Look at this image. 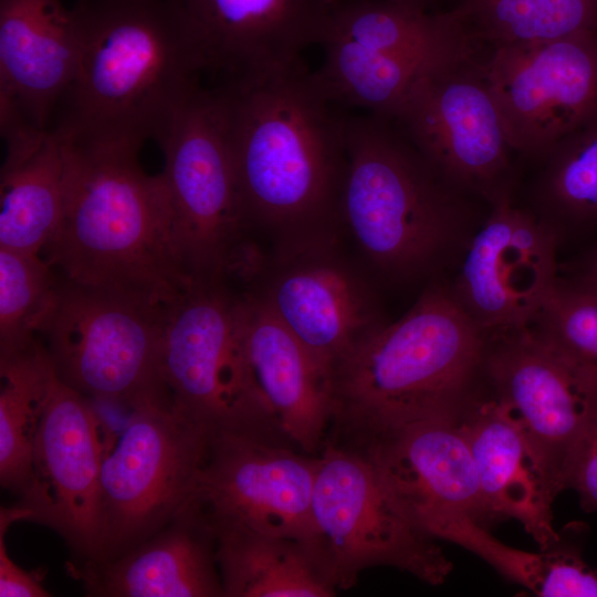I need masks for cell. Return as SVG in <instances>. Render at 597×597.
Here are the masks:
<instances>
[{
  "label": "cell",
  "instance_id": "cell-1",
  "mask_svg": "<svg viewBox=\"0 0 597 597\" xmlns=\"http://www.w3.org/2000/svg\"><path fill=\"white\" fill-rule=\"evenodd\" d=\"M214 90V88H213ZM242 209L280 243L335 232L346 121L304 64L217 90Z\"/></svg>",
  "mask_w": 597,
  "mask_h": 597
},
{
  "label": "cell",
  "instance_id": "cell-2",
  "mask_svg": "<svg viewBox=\"0 0 597 597\" xmlns=\"http://www.w3.org/2000/svg\"><path fill=\"white\" fill-rule=\"evenodd\" d=\"M74 81L52 129L80 145L142 148L201 86L175 0H78Z\"/></svg>",
  "mask_w": 597,
  "mask_h": 597
},
{
  "label": "cell",
  "instance_id": "cell-3",
  "mask_svg": "<svg viewBox=\"0 0 597 597\" xmlns=\"http://www.w3.org/2000/svg\"><path fill=\"white\" fill-rule=\"evenodd\" d=\"M65 140L64 213L45 260L63 280L166 308L192 282L161 172L143 169L139 148Z\"/></svg>",
  "mask_w": 597,
  "mask_h": 597
},
{
  "label": "cell",
  "instance_id": "cell-4",
  "mask_svg": "<svg viewBox=\"0 0 597 597\" xmlns=\"http://www.w3.org/2000/svg\"><path fill=\"white\" fill-rule=\"evenodd\" d=\"M485 342L451 290L431 285L335 367L326 441L353 448L419 420L460 418L481 391Z\"/></svg>",
  "mask_w": 597,
  "mask_h": 597
},
{
  "label": "cell",
  "instance_id": "cell-5",
  "mask_svg": "<svg viewBox=\"0 0 597 597\" xmlns=\"http://www.w3.org/2000/svg\"><path fill=\"white\" fill-rule=\"evenodd\" d=\"M460 192L386 118L347 116L338 224L376 270L406 279L439 263L463 231Z\"/></svg>",
  "mask_w": 597,
  "mask_h": 597
},
{
  "label": "cell",
  "instance_id": "cell-6",
  "mask_svg": "<svg viewBox=\"0 0 597 597\" xmlns=\"http://www.w3.org/2000/svg\"><path fill=\"white\" fill-rule=\"evenodd\" d=\"M157 143L185 275L191 282L247 276L263 256L249 238L221 93L201 85Z\"/></svg>",
  "mask_w": 597,
  "mask_h": 597
},
{
  "label": "cell",
  "instance_id": "cell-7",
  "mask_svg": "<svg viewBox=\"0 0 597 597\" xmlns=\"http://www.w3.org/2000/svg\"><path fill=\"white\" fill-rule=\"evenodd\" d=\"M314 73L336 105L389 119L411 85L439 63L472 53L453 11L431 13L387 0H333Z\"/></svg>",
  "mask_w": 597,
  "mask_h": 597
},
{
  "label": "cell",
  "instance_id": "cell-8",
  "mask_svg": "<svg viewBox=\"0 0 597 597\" xmlns=\"http://www.w3.org/2000/svg\"><path fill=\"white\" fill-rule=\"evenodd\" d=\"M312 516L317 553L336 589L388 566L440 585L452 564L363 454L325 441L317 454Z\"/></svg>",
  "mask_w": 597,
  "mask_h": 597
},
{
  "label": "cell",
  "instance_id": "cell-9",
  "mask_svg": "<svg viewBox=\"0 0 597 597\" xmlns=\"http://www.w3.org/2000/svg\"><path fill=\"white\" fill-rule=\"evenodd\" d=\"M208 438L207 427L177 407L169 394L133 407L126 427L103 453L100 551L90 561L133 548L188 504Z\"/></svg>",
  "mask_w": 597,
  "mask_h": 597
},
{
  "label": "cell",
  "instance_id": "cell-10",
  "mask_svg": "<svg viewBox=\"0 0 597 597\" xmlns=\"http://www.w3.org/2000/svg\"><path fill=\"white\" fill-rule=\"evenodd\" d=\"M161 374L175 405L209 432L244 431L292 443L250 378L242 298L227 280L195 281L166 307Z\"/></svg>",
  "mask_w": 597,
  "mask_h": 597
},
{
  "label": "cell",
  "instance_id": "cell-11",
  "mask_svg": "<svg viewBox=\"0 0 597 597\" xmlns=\"http://www.w3.org/2000/svg\"><path fill=\"white\" fill-rule=\"evenodd\" d=\"M165 310L60 277L39 339L62 383L86 398L134 407L170 394L161 374Z\"/></svg>",
  "mask_w": 597,
  "mask_h": 597
},
{
  "label": "cell",
  "instance_id": "cell-12",
  "mask_svg": "<svg viewBox=\"0 0 597 597\" xmlns=\"http://www.w3.org/2000/svg\"><path fill=\"white\" fill-rule=\"evenodd\" d=\"M482 379L535 453L552 492L568 489L579 447L597 417V374L527 327L485 334Z\"/></svg>",
  "mask_w": 597,
  "mask_h": 597
},
{
  "label": "cell",
  "instance_id": "cell-13",
  "mask_svg": "<svg viewBox=\"0 0 597 597\" xmlns=\"http://www.w3.org/2000/svg\"><path fill=\"white\" fill-rule=\"evenodd\" d=\"M406 139L449 184L490 202L509 193L510 153L483 63L471 54L428 70L395 113Z\"/></svg>",
  "mask_w": 597,
  "mask_h": 597
},
{
  "label": "cell",
  "instance_id": "cell-14",
  "mask_svg": "<svg viewBox=\"0 0 597 597\" xmlns=\"http://www.w3.org/2000/svg\"><path fill=\"white\" fill-rule=\"evenodd\" d=\"M335 232L279 243L243 280L271 313L333 374L383 327L376 294L342 254Z\"/></svg>",
  "mask_w": 597,
  "mask_h": 597
},
{
  "label": "cell",
  "instance_id": "cell-15",
  "mask_svg": "<svg viewBox=\"0 0 597 597\" xmlns=\"http://www.w3.org/2000/svg\"><path fill=\"white\" fill-rule=\"evenodd\" d=\"M317 461V455L261 434L209 432L189 502L214 532L245 528L292 537L317 553L312 516Z\"/></svg>",
  "mask_w": 597,
  "mask_h": 597
},
{
  "label": "cell",
  "instance_id": "cell-16",
  "mask_svg": "<svg viewBox=\"0 0 597 597\" xmlns=\"http://www.w3.org/2000/svg\"><path fill=\"white\" fill-rule=\"evenodd\" d=\"M483 65L515 151L544 157L597 115V32L499 46Z\"/></svg>",
  "mask_w": 597,
  "mask_h": 597
},
{
  "label": "cell",
  "instance_id": "cell-17",
  "mask_svg": "<svg viewBox=\"0 0 597 597\" xmlns=\"http://www.w3.org/2000/svg\"><path fill=\"white\" fill-rule=\"evenodd\" d=\"M471 238L453 286L455 301L484 333L527 326L558 280L559 231L514 206L509 193Z\"/></svg>",
  "mask_w": 597,
  "mask_h": 597
},
{
  "label": "cell",
  "instance_id": "cell-18",
  "mask_svg": "<svg viewBox=\"0 0 597 597\" xmlns=\"http://www.w3.org/2000/svg\"><path fill=\"white\" fill-rule=\"evenodd\" d=\"M103 443L92 401L55 375L34 440L31 473L18 505L55 531L74 561L100 551Z\"/></svg>",
  "mask_w": 597,
  "mask_h": 597
},
{
  "label": "cell",
  "instance_id": "cell-19",
  "mask_svg": "<svg viewBox=\"0 0 597 597\" xmlns=\"http://www.w3.org/2000/svg\"><path fill=\"white\" fill-rule=\"evenodd\" d=\"M202 83L237 88L302 64L333 0H175Z\"/></svg>",
  "mask_w": 597,
  "mask_h": 597
},
{
  "label": "cell",
  "instance_id": "cell-20",
  "mask_svg": "<svg viewBox=\"0 0 597 597\" xmlns=\"http://www.w3.org/2000/svg\"><path fill=\"white\" fill-rule=\"evenodd\" d=\"M77 61L72 10L61 0H0L3 139L52 129Z\"/></svg>",
  "mask_w": 597,
  "mask_h": 597
},
{
  "label": "cell",
  "instance_id": "cell-21",
  "mask_svg": "<svg viewBox=\"0 0 597 597\" xmlns=\"http://www.w3.org/2000/svg\"><path fill=\"white\" fill-rule=\"evenodd\" d=\"M348 449L373 463L421 526L448 512L465 514L484 527L495 522L483 500L460 418L419 420Z\"/></svg>",
  "mask_w": 597,
  "mask_h": 597
},
{
  "label": "cell",
  "instance_id": "cell-22",
  "mask_svg": "<svg viewBox=\"0 0 597 597\" xmlns=\"http://www.w3.org/2000/svg\"><path fill=\"white\" fill-rule=\"evenodd\" d=\"M243 348L261 401L285 437L317 455L333 417L332 371L250 290L241 295Z\"/></svg>",
  "mask_w": 597,
  "mask_h": 597
},
{
  "label": "cell",
  "instance_id": "cell-23",
  "mask_svg": "<svg viewBox=\"0 0 597 597\" xmlns=\"http://www.w3.org/2000/svg\"><path fill=\"white\" fill-rule=\"evenodd\" d=\"M87 596L224 597L217 538L190 503L163 528L123 554L67 564Z\"/></svg>",
  "mask_w": 597,
  "mask_h": 597
},
{
  "label": "cell",
  "instance_id": "cell-24",
  "mask_svg": "<svg viewBox=\"0 0 597 597\" xmlns=\"http://www.w3.org/2000/svg\"><path fill=\"white\" fill-rule=\"evenodd\" d=\"M483 500L495 521L514 519L546 549L562 536L553 527L555 499L523 432L489 395L481 391L460 417Z\"/></svg>",
  "mask_w": 597,
  "mask_h": 597
},
{
  "label": "cell",
  "instance_id": "cell-25",
  "mask_svg": "<svg viewBox=\"0 0 597 597\" xmlns=\"http://www.w3.org/2000/svg\"><path fill=\"white\" fill-rule=\"evenodd\" d=\"M6 149L0 178V248L41 254L64 213L66 140L51 129Z\"/></svg>",
  "mask_w": 597,
  "mask_h": 597
},
{
  "label": "cell",
  "instance_id": "cell-26",
  "mask_svg": "<svg viewBox=\"0 0 597 597\" xmlns=\"http://www.w3.org/2000/svg\"><path fill=\"white\" fill-rule=\"evenodd\" d=\"M214 533L224 597L335 596L320 555L306 543L245 528Z\"/></svg>",
  "mask_w": 597,
  "mask_h": 597
},
{
  "label": "cell",
  "instance_id": "cell-27",
  "mask_svg": "<svg viewBox=\"0 0 597 597\" xmlns=\"http://www.w3.org/2000/svg\"><path fill=\"white\" fill-rule=\"evenodd\" d=\"M434 538L460 545L483 558L509 579L545 597H597V569L591 568L576 544L562 540L532 553L511 547L486 527L462 513H440L423 522Z\"/></svg>",
  "mask_w": 597,
  "mask_h": 597
},
{
  "label": "cell",
  "instance_id": "cell-28",
  "mask_svg": "<svg viewBox=\"0 0 597 597\" xmlns=\"http://www.w3.org/2000/svg\"><path fill=\"white\" fill-rule=\"evenodd\" d=\"M54 378L40 339L27 349L0 354V483L18 496L30 479L34 440Z\"/></svg>",
  "mask_w": 597,
  "mask_h": 597
},
{
  "label": "cell",
  "instance_id": "cell-29",
  "mask_svg": "<svg viewBox=\"0 0 597 597\" xmlns=\"http://www.w3.org/2000/svg\"><path fill=\"white\" fill-rule=\"evenodd\" d=\"M452 11L472 43L493 49L597 32V0H460Z\"/></svg>",
  "mask_w": 597,
  "mask_h": 597
},
{
  "label": "cell",
  "instance_id": "cell-30",
  "mask_svg": "<svg viewBox=\"0 0 597 597\" xmlns=\"http://www.w3.org/2000/svg\"><path fill=\"white\" fill-rule=\"evenodd\" d=\"M537 187L543 218L563 231L597 227V115L546 156Z\"/></svg>",
  "mask_w": 597,
  "mask_h": 597
},
{
  "label": "cell",
  "instance_id": "cell-31",
  "mask_svg": "<svg viewBox=\"0 0 597 597\" xmlns=\"http://www.w3.org/2000/svg\"><path fill=\"white\" fill-rule=\"evenodd\" d=\"M59 285V274L41 254L0 248V354L39 341Z\"/></svg>",
  "mask_w": 597,
  "mask_h": 597
},
{
  "label": "cell",
  "instance_id": "cell-32",
  "mask_svg": "<svg viewBox=\"0 0 597 597\" xmlns=\"http://www.w3.org/2000/svg\"><path fill=\"white\" fill-rule=\"evenodd\" d=\"M525 327L574 364L597 374V293L558 276Z\"/></svg>",
  "mask_w": 597,
  "mask_h": 597
},
{
  "label": "cell",
  "instance_id": "cell-33",
  "mask_svg": "<svg viewBox=\"0 0 597 597\" xmlns=\"http://www.w3.org/2000/svg\"><path fill=\"white\" fill-rule=\"evenodd\" d=\"M27 519L24 510L18 504L0 511V596L1 597H49L52 594L43 587L45 575L42 569L28 572L10 558L6 534L15 521Z\"/></svg>",
  "mask_w": 597,
  "mask_h": 597
},
{
  "label": "cell",
  "instance_id": "cell-34",
  "mask_svg": "<svg viewBox=\"0 0 597 597\" xmlns=\"http://www.w3.org/2000/svg\"><path fill=\"white\" fill-rule=\"evenodd\" d=\"M568 488L587 512H597V417L587 431L572 467Z\"/></svg>",
  "mask_w": 597,
  "mask_h": 597
},
{
  "label": "cell",
  "instance_id": "cell-35",
  "mask_svg": "<svg viewBox=\"0 0 597 597\" xmlns=\"http://www.w3.org/2000/svg\"><path fill=\"white\" fill-rule=\"evenodd\" d=\"M563 279L597 293V245L569 263Z\"/></svg>",
  "mask_w": 597,
  "mask_h": 597
},
{
  "label": "cell",
  "instance_id": "cell-36",
  "mask_svg": "<svg viewBox=\"0 0 597 597\" xmlns=\"http://www.w3.org/2000/svg\"><path fill=\"white\" fill-rule=\"evenodd\" d=\"M404 7L419 9V10H427L430 8V6L437 1V0H387Z\"/></svg>",
  "mask_w": 597,
  "mask_h": 597
}]
</instances>
